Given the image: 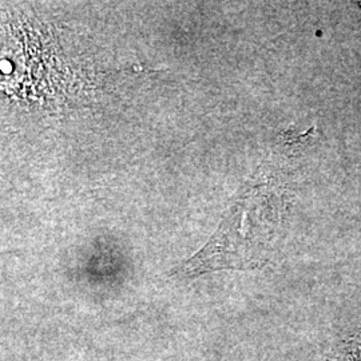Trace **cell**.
Returning a JSON list of instances; mask_svg holds the SVG:
<instances>
[{
  "label": "cell",
  "mask_w": 361,
  "mask_h": 361,
  "mask_svg": "<svg viewBox=\"0 0 361 361\" xmlns=\"http://www.w3.org/2000/svg\"><path fill=\"white\" fill-rule=\"evenodd\" d=\"M337 361H361V340L355 341Z\"/></svg>",
  "instance_id": "obj_2"
},
{
  "label": "cell",
  "mask_w": 361,
  "mask_h": 361,
  "mask_svg": "<svg viewBox=\"0 0 361 361\" xmlns=\"http://www.w3.org/2000/svg\"><path fill=\"white\" fill-rule=\"evenodd\" d=\"M280 195L268 183L246 189L231 207L219 231L180 269L198 276L221 269H253L268 262L279 237Z\"/></svg>",
  "instance_id": "obj_1"
}]
</instances>
